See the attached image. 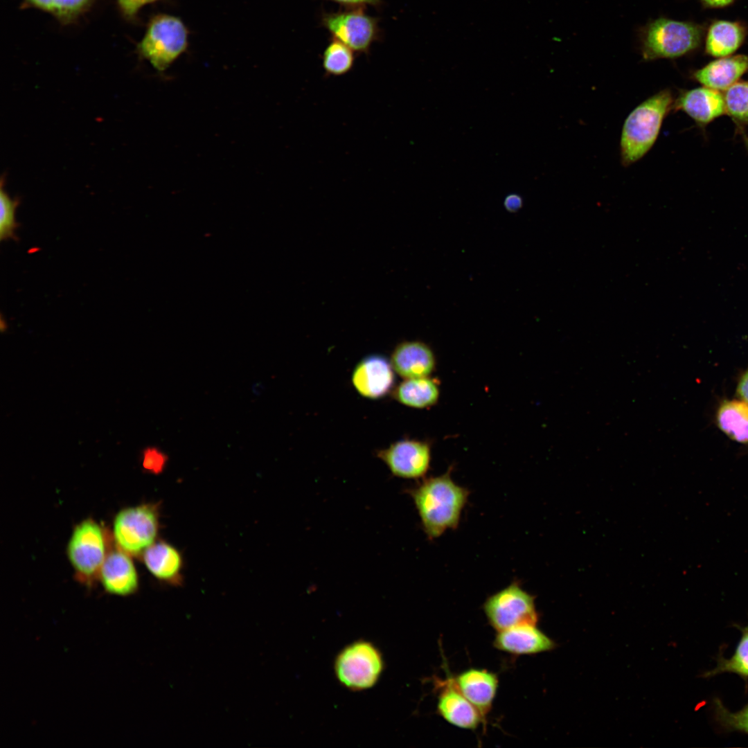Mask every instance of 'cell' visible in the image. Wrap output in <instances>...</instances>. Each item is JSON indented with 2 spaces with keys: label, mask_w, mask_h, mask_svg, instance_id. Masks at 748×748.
Here are the masks:
<instances>
[{
  "label": "cell",
  "mask_w": 748,
  "mask_h": 748,
  "mask_svg": "<svg viewBox=\"0 0 748 748\" xmlns=\"http://www.w3.org/2000/svg\"><path fill=\"white\" fill-rule=\"evenodd\" d=\"M438 690L437 713L449 724L463 729L474 730L483 719L455 685L453 677L436 681Z\"/></svg>",
  "instance_id": "8fae6325"
},
{
  "label": "cell",
  "mask_w": 748,
  "mask_h": 748,
  "mask_svg": "<svg viewBox=\"0 0 748 748\" xmlns=\"http://www.w3.org/2000/svg\"><path fill=\"white\" fill-rule=\"evenodd\" d=\"M330 1H335V2L342 3V4H345V5H353V6L364 5V4L377 5L380 2V0H330Z\"/></svg>",
  "instance_id": "836d02e7"
},
{
  "label": "cell",
  "mask_w": 748,
  "mask_h": 748,
  "mask_svg": "<svg viewBox=\"0 0 748 748\" xmlns=\"http://www.w3.org/2000/svg\"><path fill=\"white\" fill-rule=\"evenodd\" d=\"M737 391L740 398L748 404V369L741 377L738 384Z\"/></svg>",
  "instance_id": "1f68e13d"
},
{
  "label": "cell",
  "mask_w": 748,
  "mask_h": 748,
  "mask_svg": "<svg viewBox=\"0 0 748 748\" xmlns=\"http://www.w3.org/2000/svg\"><path fill=\"white\" fill-rule=\"evenodd\" d=\"M35 6L59 16H69L85 6L89 0H29Z\"/></svg>",
  "instance_id": "83f0119b"
},
{
  "label": "cell",
  "mask_w": 748,
  "mask_h": 748,
  "mask_svg": "<svg viewBox=\"0 0 748 748\" xmlns=\"http://www.w3.org/2000/svg\"><path fill=\"white\" fill-rule=\"evenodd\" d=\"M748 71V55H737L720 57L693 73V78L703 86L725 91L738 81Z\"/></svg>",
  "instance_id": "e0dca14e"
},
{
  "label": "cell",
  "mask_w": 748,
  "mask_h": 748,
  "mask_svg": "<svg viewBox=\"0 0 748 748\" xmlns=\"http://www.w3.org/2000/svg\"><path fill=\"white\" fill-rule=\"evenodd\" d=\"M493 646L513 655H532L553 650L555 642L537 624L524 623L498 631Z\"/></svg>",
  "instance_id": "7c38bea8"
},
{
  "label": "cell",
  "mask_w": 748,
  "mask_h": 748,
  "mask_svg": "<svg viewBox=\"0 0 748 748\" xmlns=\"http://www.w3.org/2000/svg\"><path fill=\"white\" fill-rule=\"evenodd\" d=\"M0 193V240L16 239L15 231L18 224L15 220V211L19 204L17 199H11L3 188L1 181Z\"/></svg>",
  "instance_id": "4316f807"
},
{
  "label": "cell",
  "mask_w": 748,
  "mask_h": 748,
  "mask_svg": "<svg viewBox=\"0 0 748 748\" xmlns=\"http://www.w3.org/2000/svg\"><path fill=\"white\" fill-rule=\"evenodd\" d=\"M158 514L150 505L120 511L114 522V535L118 546L129 554H138L153 544L158 532Z\"/></svg>",
  "instance_id": "52a82bcc"
},
{
  "label": "cell",
  "mask_w": 748,
  "mask_h": 748,
  "mask_svg": "<svg viewBox=\"0 0 748 748\" xmlns=\"http://www.w3.org/2000/svg\"><path fill=\"white\" fill-rule=\"evenodd\" d=\"M712 709L714 720L722 731L748 734V704L742 709L732 712L716 697L713 699Z\"/></svg>",
  "instance_id": "d4e9b609"
},
{
  "label": "cell",
  "mask_w": 748,
  "mask_h": 748,
  "mask_svg": "<svg viewBox=\"0 0 748 748\" xmlns=\"http://www.w3.org/2000/svg\"><path fill=\"white\" fill-rule=\"evenodd\" d=\"M323 23L336 39L355 51H368L377 34L376 19L359 11L326 15Z\"/></svg>",
  "instance_id": "9c48e42d"
},
{
  "label": "cell",
  "mask_w": 748,
  "mask_h": 748,
  "mask_svg": "<svg viewBox=\"0 0 748 748\" xmlns=\"http://www.w3.org/2000/svg\"><path fill=\"white\" fill-rule=\"evenodd\" d=\"M378 457L395 477L419 479L429 467L430 448L428 444L413 440H403L380 451Z\"/></svg>",
  "instance_id": "30bf717a"
},
{
  "label": "cell",
  "mask_w": 748,
  "mask_h": 748,
  "mask_svg": "<svg viewBox=\"0 0 748 748\" xmlns=\"http://www.w3.org/2000/svg\"><path fill=\"white\" fill-rule=\"evenodd\" d=\"M391 364L394 371L404 379L428 377L434 369L435 357L426 344L403 341L395 348Z\"/></svg>",
  "instance_id": "2e32d148"
},
{
  "label": "cell",
  "mask_w": 748,
  "mask_h": 748,
  "mask_svg": "<svg viewBox=\"0 0 748 748\" xmlns=\"http://www.w3.org/2000/svg\"><path fill=\"white\" fill-rule=\"evenodd\" d=\"M100 578L107 591L114 594L127 595L138 587L135 567L123 551H113L106 556L100 568Z\"/></svg>",
  "instance_id": "ac0fdd59"
},
{
  "label": "cell",
  "mask_w": 748,
  "mask_h": 748,
  "mask_svg": "<svg viewBox=\"0 0 748 748\" xmlns=\"http://www.w3.org/2000/svg\"><path fill=\"white\" fill-rule=\"evenodd\" d=\"M746 35L747 28L740 22L715 21L706 33V52L716 57L729 56L742 44Z\"/></svg>",
  "instance_id": "d6986e66"
},
{
  "label": "cell",
  "mask_w": 748,
  "mask_h": 748,
  "mask_svg": "<svg viewBox=\"0 0 748 748\" xmlns=\"http://www.w3.org/2000/svg\"><path fill=\"white\" fill-rule=\"evenodd\" d=\"M393 369L384 357L371 355L362 359L355 366L352 382L359 394L368 398L384 395L392 387Z\"/></svg>",
  "instance_id": "5bb4252c"
},
{
  "label": "cell",
  "mask_w": 748,
  "mask_h": 748,
  "mask_svg": "<svg viewBox=\"0 0 748 748\" xmlns=\"http://www.w3.org/2000/svg\"><path fill=\"white\" fill-rule=\"evenodd\" d=\"M504 205L507 211L510 213H516L519 211L523 206L522 197L518 194H509L506 197Z\"/></svg>",
  "instance_id": "4dcf8cb0"
},
{
  "label": "cell",
  "mask_w": 748,
  "mask_h": 748,
  "mask_svg": "<svg viewBox=\"0 0 748 748\" xmlns=\"http://www.w3.org/2000/svg\"><path fill=\"white\" fill-rule=\"evenodd\" d=\"M155 1L157 0H118L123 12L129 16L136 13L143 6Z\"/></svg>",
  "instance_id": "f546056e"
},
{
  "label": "cell",
  "mask_w": 748,
  "mask_h": 748,
  "mask_svg": "<svg viewBox=\"0 0 748 748\" xmlns=\"http://www.w3.org/2000/svg\"><path fill=\"white\" fill-rule=\"evenodd\" d=\"M716 422L728 437L748 443V404L739 400L723 402L718 409Z\"/></svg>",
  "instance_id": "44dd1931"
},
{
  "label": "cell",
  "mask_w": 748,
  "mask_h": 748,
  "mask_svg": "<svg viewBox=\"0 0 748 748\" xmlns=\"http://www.w3.org/2000/svg\"><path fill=\"white\" fill-rule=\"evenodd\" d=\"M723 96L726 114L738 125H748V81H738Z\"/></svg>",
  "instance_id": "484cf974"
},
{
  "label": "cell",
  "mask_w": 748,
  "mask_h": 748,
  "mask_svg": "<svg viewBox=\"0 0 748 748\" xmlns=\"http://www.w3.org/2000/svg\"><path fill=\"white\" fill-rule=\"evenodd\" d=\"M148 570L157 578L167 582L177 580L182 566L179 551L170 544L159 542L151 544L143 554Z\"/></svg>",
  "instance_id": "ffe728a7"
},
{
  "label": "cell",
  "mask_w": 748,
  "mask_h": 748,
  "mask_svg": "<svg viewBox=\"0 0 748 748\" xmlns=\"http://www.w3.org/2000/svg\"><path fill=\"white\" fill-rule=\"evenodd\" d=\"M469 490L456 484L449 472L424 480L410 490L427 537L435 539L458 527Z\"/></svg>",
  "instance_id": "6da1fadb"
},
{
  "label": "cell",
  "mask_w": 748,
  "mask_h": 748,
  "mask_svg": "<svg viewBox=\"0 0 748 748\" xmlns=\"http://www.w3.org/2000/svg\"><path fill=\"white\" fill-rule=\"evenodd\" d=\"M734 626L742 634L734 653L727 659L720 652L716 657V666L713 669L704 672L702 675L704 678H710L724 673H731L738 675L745 682H748V623L744 627L738 624H735Z\"/></svg>",
  "instance_id": "603a6c76"
},
{
  "label": "cell",
  "mask_w": 748,
  "mask_h": 748,
  "mask_svg": "<svg viewBox=\"0 0 748 748\" xmlns=\"http://www.w3.org/2000/svg\"><path fill=\"white\" fill-rule=\"evenodd\" d=\"M702 37L697 24L659 17L639 32L641 55L646 61L682 57L699 47Z\"/></svg>",
  "instance_id": "3957f363"
},
{
  "label": "cell",
  "mask_w": 748,
  "mask_h": 748,
  "mask_svg": "<svg viewBox=\"0 0 748 748\" xmlns=\"http://www.w3.org/2000/svg\"><path fill=\"white\" fill-rule=\"evenodd\" d=\"M438 395L437 384L428 377L405 379L394 391V397L398 401L414 408L434 404Z\"/></svg>",
  "instance_id": "7402d4cb"
},
{
  "label": "cell",
  "mask_w": 748,
  "mask_h": 748,
  "mask_svg": "<svg viewBox=\"0 0 748 748\" xmlns=\"http://www.w3.org/2000/svg\"><path fill=\"white\" fill-rule=\"evenodd\" d=\"M669 89L650 96L627 116L621 136L622 163L627 166L641 159L655 143L665 116L673 105Z\"/></svg>",
  "instance_id": "7a4b0ae2"
},
{
  "label": "cell",
  "mask_w": 748,
  "mask_h": 748,
  "mask_svg": "<svg viewBox=\"0 0 748 748\" xmlns=\"http://www.w3.org/2000/svg\"><path fill=\"white\" fill-rule=\"evenodd\" d=\"M188 35L179 17L160 15L151 21L139 49L157 70L163 71L186 49Z\"/></svg>",
  "instance_id": "5b68a950"
},
{
  "label": "cell",
  "mask_w": 748,
  "mask_h": 748,
  "mask_svg": "<svg viewBox=\"0 0 748 748\" xmlns=\"http://www.w3.org/2000/svg\"><path fill=\"white\" fill-rule=\"evenodd\" d=\"M353 50L341 42L334 39L325 49L323 68L327 75L339 76L349 72L354 64Z\"/></svg>",
  "instance_id": "cb8c5ba5"
},
{
  "label": "cell",
  "mask_w": 748,
  "mask_h": 748,
  "mask_svg": "<svg viewBox=\"0 0 748 748\" xmlns=\"http://www.w3.org/2000/svg\"><path fill=\"white\" fill-rule=\"evenodd\" d=\"M103 531L94 521L87 519L73 530L68 545L71 564L82 578L89 579L100 569L106 558Z\"/></svg>",
  "instance_id": "ba28073f"
},
{
  "label": "cell",
  "mask_w": 748,
  "mask_h": 748,
  "mask_svg": "<svg viewBox=\"0 0 748 748\" xmlns=\"http://www.w3.org/2000/svg\"><path fill=\"white\" fill-rule=\"evenodd\" d=\"M168 460L167 455L157 447L149 446L142 452V467L154 474H159L164 470Z\"/></svg>",
  "instance_id": "f1b7e54d"
},
{
  "label": "cell",
  "mask_w": 748,
  "mask_h": 748,
  "mask_svg": "<svg viewBox=\"0 0 748 748\" xmlns=\"http://www.w3.org/2000/svg\"><path fill=\"white\" fill-rule=\"evenodd\" d=\"M673 107L684 112L701 126L726 114L723 94L704 86L682 91Z\"/></svg>",
  "instance_id": "9a60e30c"
},
{
  "label": "cell",
  "mask_w": 748,
  "mask_h": 748,
  "mask_svg": "<svg viewBox=\"0 0 748 748\" xmlns=\"http://www.w3.org/2000/svg\"><path fill=\"white\" fill-rule=\"evenodd\" d=\"M703 5L708 8H723L733 3L734 0H701Z\"/></svg>",
  "instance_id": "d6a6232c"
},
{
  "label": "cell",
  "mask_w": 748,
  "mask_h": 748,
  "mask_svg": "<svg viewBox=\"0 0 748 748\" xmlns=\"http://www.w3.org/2000/svg\"><path fill=\"white\" fill-rule=\"evenodd\" d=\"M535 597L517 581L489 596L483 610L489 625L497 632L524 623L537 624Z\"/></svg>",
  "instance_id": "8992f818"
},
{
  "label": "cell",
  "mask_w": 748,
  "mask_h": 748,
  "mask_svg": "<svg viewBox=\"0 0 748 748\" xmlns=\"http://www.w3.org/2000/svg\"><path fill=\"white\" fill-rule=\"evenodd\" d=\"M456 686L481 715L484 722L495 699L499 678L486 669L470 668L453 677Z\"/></svg>",
  "instance_id": "4fadbf2b"
},
{
  "label": "cell",
  "mask_w": 748,
  "mask_h": 748,
  "mask_svg": "<svg viewBox=\"0 0 748 748\" xmlns=\"http://www.w3.org/2000/svg\"><path fill=\"white\" fill-rule=\"evenodd\" d=\"M384 669L380 650L372 642L358 640L344 647L337 654L334 670L338 681L346 688L357 691L373 687Z\"/></svg>",
  "instance_id": "277c9868"
}]
</instances>
